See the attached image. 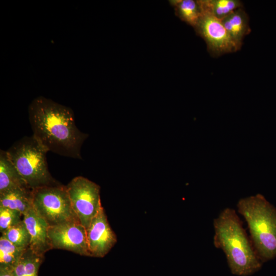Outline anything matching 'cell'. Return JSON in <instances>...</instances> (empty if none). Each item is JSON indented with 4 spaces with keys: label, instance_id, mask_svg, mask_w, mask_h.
<instances>
[{
    "label": "cell",
    "instance_id": "1",
    "mask_svg": "<svg viewBox=\"0 0 276 276\" xmlns=\"http://www.w3.org/2000/svg\"><path fill=\"white\" fill-rule=\"evenodd\" d=\"M28 114L33 135L48 151L81 159V148L88 135L77 128L71 108L39 96L29 104Z\"/></svg>",
    "mask_w": 276,
    "mask_h": 276
},
{
    "label": "cell",
    "instance_id": "2",
    "mask_svg": "<svg viewBox=\"0 0 276 276\" xmlns=\"http://www.w3.org/2000/svg\"><path fill=\"white\" fill-rule=\"evenodd\" d=\"M213 227L214 245L224 253L232 274L249 276L261 269L262 262L234 209L221 211L214 219Z\"/></svg>",
    "mask_w": 276,
    "mask_h": 276
},
{
    "label": "cell",
    "instance_id": "3",
    "mask_svg": "<svg viewBox=\"0 0 276 276\" xmlns=\"http://www.w3.org/2000/svg\"><path fill=\"white\" fill-rule=\"evenodd\" d=\"M237 207L247 223L251 243L262 262L276 258V208L260 194L240 199Z\"/></svg>",
    "mask_w": 276,
    "mask_h": 276
},
{
    "label": "cell",
    "instance_id": "4",
    "mask_svg": "<svg viewBox=\"0 0 276 276\" xmlns=\"http://www.w3.org/2000/svg\"><path fill=\"white\" fill-rule=\"evenodd\" d=\"M48 152L33 135L22 137L6 151L9 158L31 190L59 184L49 171L46 160Z\"/></svg>",
    "mask_w": 276,
    "mask_h": 276
},
{
    "label": "cell",
    "instance_id": "5",
    "mask_svg": "<svg viewBox=\"0 0 276 276\" xmlns=\"http://www.w3.org/2000/svg\"><path fill=\"white\" fill-rule=\"evenodd\" d=\"M32 195L33 209L49 226L79 221L73 210L66 186L58 184L38 188L32 190Z\"/></svg>",
    "mask_w": 276,
    "mask_h": 276
},
{
    "label": "cell",
    "instance_id": "6",
    "mask_svg": "<svg viewBox=\"0 0 276 276\" xmlns=\"http://www.w3.org/2000/svg\"><path fill=\"white\" fill-rule=\"evenodd\" d=\"M66 187L73 210L86 229L102 207L100 187L82 176L74 178Z\"/></svg>",
    "mask_w": 276,
    "mask_h": 276
},
{
    "label": "cell",
    "instance_id": "7",
    "mask_svg": "<svg viewBox=\"0 0 276 276\" xmlns=\"http://www.w3.org/2000/svg\"><path fill=\"white\" fill-rule=\"evenodd\" d=\"M194 28L206 42L212 56L218 57L241 49L230 37L221 21L208 13H201Z\"/></svg>",
    "mask_w": 276,
    "mask_h": 276
},
{
    "label": "cell",
    "instance_id": "8",
    "mask_svg": "<svg viewBox=\"0 0 276 276\" xmlns=\"http://www.w3.org/2000/svg\"><path fill=\"white\" fill-rule=\"evenodd\" d=\"M48 236L51 248L61 249L90 257L86 229L79 221L49 226Z\"/></svg>",
    "mask_w": 276,
    "mask_h": 276
},
{
    "label": "cell",
    "instance_id": "9",
    "mask_svg": "<svg viewBox=\"0 0 276 276\" xmlns=\"http://www.w3.org/2000/svg\"><path fill=\"white\" fill-rule=\"evenodd\" d=\"M86 236L90 257H104L117 243V236L109 224L103 207L86 229Z\"/></svg>",
    "mask_w": 276,
    "mask_h": 276
},
{
    "label": "cell",
    "instance_id": "10",
    "mask_svg": "<svg viewBox=\"0 0 276 276\" xmlns=\"http://www.w3.org/2000/svg\"><path fill=\"white\" fill-rule=\"evenodd\" d=\"M22 216L30 237L29 248L36 255L44 257L45 253L52 249L48 236V223L33 208Z\"/></svg>",
    "mask_w": 276,
    "mask_h": 276
},
{
    "label": "cell",
    "instance_id": "11",
    "mask_svg": "<svg viewBox=\"0 0 276 276\" xmlns=\"http://www.w3.org/2000/svg\"><path fill=\"white\" fill-rule=\"evenodd\" d=\"M221 21L230 37L241 48L244 37L251 32L245 11L243 8L237 9Z\"/></svg>",
    "mask_w": 276,
    "mask_h": 276
},
{
    "label": "cell",
    "instance_id": "12",
    "mask_svg": "<svg viewBox=\"0 0 276 276\" xmlns=\"http://www.w3.org/2000/svg\"><path fill=\"white\" fill-rule=\"evenodd\" d=\"M0 206L18 211L23 216L33 208L32 190L17 188L0 194Z\"/></svg>",
    "mask_w": 276,
    "mask_h": 276
},
{
    "label": "cell",
    "instance_id": "13",
    "mask_svg": "<svg viewBox=\"0 0 276 276\" xmlns=\"http://www.w3.org/2000/svg\"><path fill=\"white\" fill-rule=\"evenodd\" d=\"M27 185L9 158L6 151H0V194Z\"/></svg>",
    "mask_w": 276,
    "mask_h": 276
},
{
    "label": "cell",
    "instance_id": "14",
    "mask_svg": "<svg viewBox=\"0 0 276 276\" xmlns=\"http://www.w3.org/2000/svg\"><path fill=\"white\" fill-rule=\"evenodd\" d=\"M202 12L221 20L237 9L243 8L239 0H199Z\"/></svg>",
    "mask_w": 276,
    "mask_h": 276
},
{
    "label": "cell",
    "instance_id": "15",
    "mask_svg": "<svg viewBox=\"0 0 276 276\" xmlns=\"http://www.w3.org/2000/svg\"><path fill=\"white\" fill-rule=\"evenodd\" d=\"M43 257L27 248L16 264L12 267L14 276H38Z\"/></svg>",
    "mask_w": 276,
    "mask_h": 276
},
{
    "label": "cell",
    "instance_id": "16",
    "mask_svg": "<svg viewBox=\"0 0 276 276\" xmlns=\"http://www.w3.org/2000/svg\"><path fill=\"white\" fill-rule=\"evenodd\" d=\"M176 15L182 21L194 27L202 13L198 1L177 0L171 1Z\"/></svg>",
    "mask_w": 276,
    "mask_h": 276
},
{
    "label": "cell",
    "instance_id": "17",
    "mask_svg": "<svg viewBox=\"0 0 276 276\" xmlns=\"http://www.w3.org/2000/svg\"><path fill=\"white\" fill-rule=\"evenodd\" d=\"M26 249L16 246L1 236L0 238V266L12 267Z\"/></svg>",
    "mask_w": 276,
    "mask_h": 276
},
{
    "label": "cell",
    "instance_id": "18",
    "mask_svg": "<svg viewBox=\"0 0 276 276\" xmlns=\"http://www.w3.org/2000/svg\"><path fill=\"white\" fill-rule=\"evenodd\" d=\"M16 246L26 249L29 247L30 237L23 220L9 228L2 234Z\"/></svg>",
    "mask_w": 276,
    "mask_h": 276
},
{
    "label": "cell",
    "instance_id": "19",
    "mask_svg": "<svg viewBox=\"0 0 276 276\" xmlns=\"http://www.w3.org/2000/svg\"><path fill=\"white\" fill-rule=\"evenodd\" d=\"M22 215L18 211L0 206V232L2 234L9 228L20 222Z\"/></svg>",
    "mask_w": 276,
    "mask_h": 276
},
{
    "label": "cell",
    "instance_id": "20",
    "mask_svg": "<svg viewBox=\"0 0 276 276\" xmlns=\"http://www.w3.org/2000/svg\"><path fill=\"white\" fill-rule=\"evenodd\" d=\"M0 276H14L12 267L0 266Z\"/></svg>",
    "mask_w": 276,
    "mask_h": 276
}]
</instances>
